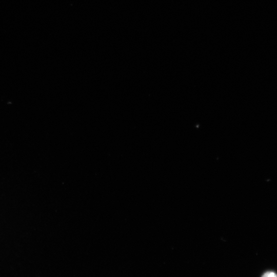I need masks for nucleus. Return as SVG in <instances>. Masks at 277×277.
<instances>
[{"mask_svg":"<svg viewBox=\"0 0 277 277\" xmlns=\"http://www.w3.org/2000/svg\"><path fill=\"white\" fill-rule=\"evenodd\" d=\"M262 277H276V274L273 271H267L263 274Z\"/></svg>","mask_w":277,"mask_h":277,"instance_id":"obj_1","label":"nucleus"}]
</instances>
